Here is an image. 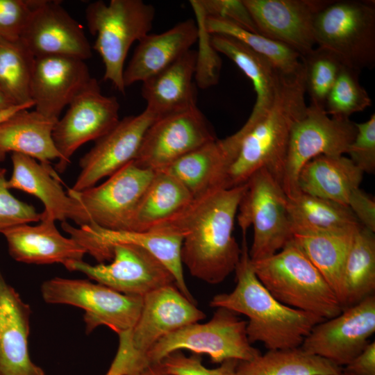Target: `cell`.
Listing matches in <instances>:
<instances>
[{
  "label": "cell",
  "instance_id": "obj_1",
  "mask_svg": "<svg viewBox=\"0 0 375 375\" xmlns=\"http://www.w3.org/2000/svg\"><path fill=\"white\" fill-rule=\"evenodd\" d=\"M246 188L245 183L212 190L157 226L171 228L183 235L181 260L192 276L215 285L235 271L242 250L233 232Z\"/></svg>",
  "mask_w": 375,
  "mask_h": 375
},
{
  "label": "cell",
  "instance_id": "obj_2",
  "mask_svg": "<svg viewBox=\"0 0 375 375\" xmlns=\"http://www.w3.org/2000/svg\"><path fill=\"white\" fill-rule=\"evenodd\" d=\"M305 95L303 67L295 76L281 75L267 112L253 125H243L233 134L239 147L226 172L222 188L244 184L260 169L267 170L282 186L291 130L308 106Z\"/></svg>",
  "mask_w": 375,
  "mask_h": 375
},
{
  "label": "cell",
  "instance_id": "obj_3",
  "mask_svg": "<svg viewBox=\"0 0 375 375\" xmlns=\"http://www.w3.org/2000/svg\"><path fill=\"white\" fill-rule=\"evenodd\" d=\"M241 250L234 290L215 295L210 306L247 316V333L251 344L260 342L267 350L301 347L312 328L325 319L287 306L271 294L253 271L245 235Z\"/></svg>",
  "mask_w": 375,
  "mask_h": 375
},
{
  "label": "cell",
  "instance_id": "obj_4",
  "mask_svg": "<svg viewBox=\"0 0 375 375\" xmlns=\"http://www.w3.org/2000/svg\"><path fill=\"white\" fill-rule=\"evenodd\" d=\"M205 317L175 284L146 294L134 326L118 335V349L105 375H128L145 367L146 354L160 338Z\"/></svg>",
  "mask_w": 375,
  "mask_h": 375
},
{
  "label": "cell",
  "instance_id": "obj_5",
  "mask_svg": "<svg viewBox=\"0 0 375 375\" xmlns=\"http://www.w3.org/2000/svg\"><path fill=\"white\" fill-rule=\"evenodd\" d=\"M251 263L259 281L283 304L324 319L342 311L324 277L292 240L275 254Z\"/></svg>",
  "mask_w": 375,
  "mask_h": 375
},
{
  "label": "cell",
  "instance_id": "obj_6",
  "mask_svg": "<svg viewBox=\"0 0 375 375\" xmlns=\"http://www.w3.org/2000/svg\"><path fill=\"white\" fill-rule=\"evenodd\" d=\"M85 15L89 31L96 37L93 49L104 65L103 79L124 94L126 58L133 43L151 30L155 8L142 0L96 1L88 5Z\"/></svg>",
  "mask_w": 375,
  "mask_h": 375
},
{
  "label": "cell",
  "instance_id": "obj_7",
  "mask_svg": "<svg viewBox=\"0 0 375 375\" xmlns=\"http://www.w3.org/2000/svg\"><path fill=\"white\" fill-rule=\"evenodd\" d=\"M317 48L335 56L344 67L358 71L375 65V3L331 0L317 15Z\"/></svg>",
  "mask_w": 375,
  "mask_h": 375
},
{
  "label": "cell",
  "instance_id": "obj_8",
  "mask_svg": "<svg viewBox=\"0 0 375 375\" xmlns=\"http://www.w3.org/2000/svg\"><path fill=\"white\" fill-rule=\"evenodd\" d=\"M217 308L208 322L186 325L160 338L146 354L144 366L183 349L206 354L212 362L219 364L229 359L250 360L259 356L260 351L249 340L247 322L233 311Z\"/></svg>",
  "mask_w": 375,
  "mask_h": 375
},
{
  "label": "cell",
  "instance_id": "obj_9",
  "mask_svg": "<svg viewBox=\"0 0 375 375\" xmlns=\"http://www.w3.org/2000/svg\"><path fill=\"white\" fill-rule=\"evenodd\" d=\"M236 218L243 235L253 228L249 255L251 261L268 258L292 240V228L287 196L281 183L266 169L247 180Z\"/></svg>",
  "mask_w": 375,
  "mask_h": 375
},
{
  "label": "cell",
  "instance_id": "obj_10",
  "mask_svg": "<svg viewBox=\"0 0 375 375\" xmlns=\"http://www.w3.org/2000/svg\"><path fill=\"white\" fill-rule=\"evenodd\" d=\"M44 301L76 306L85 312V331L106 326L117 335L131 328L138 320L143 297L127 295L99 283L55 277L41 286Z\"/></svg>",
  "mask_w": 375,
  "mask_h": 375
},
{
  "label": "cell",
  "instance_id": "obj_11",
  "mask_svg": "<svg viewBox=\"0 0 375 375\" xmlns=\"http://www.w3.org/2000/svg\"><path fill=\"white\" fill-rule=\"evenodd\" d=\"M357 132L356 123L350 119L329 117L325 110L307 106L305 114L297 120L290 133L282 179V188L288 197L299 191L297 178L301 168L312 158L347 153Z\"/></svg>",
  "mask_w": 375,
  "mask_h": 375
},
{
  "label": "cell",
  "instance_id": "obj_12",
  "mask_svg": "<svg viewBox=\"0 0 375 375\" xmlns=\"http://www.w3.org/2000/svg\"><path fill=\"white\" fill-rule=\"evenodd\" d=\"M155 172L130 162L99 185L67 194L81 206L88 225L130 231L137 206Z\"/></svg>",
  "mask_w": 375,
  "mask_h": 375
},
{
  "label": "cell",
  "instance_id": "obj_13",
  "mask_svg": "<svg viewBox=\"0 0 375 375\" xmlns=\"http://www.w3.org/2000/svg\"><path fill=\"white\" fill-rule=\"evenodd\" d=\"M61 227L99 263L112 260L115 244H130L146 249L170 271L181 293L195 303L184 278L181 256L183 237L176 231L162 226L144 231H112L92 224L77 228L67 222Z\"/></svg>",
  "mask_w": 375,
  "mask_h": 375
},
{
  "label": "cell",
  "instance_id": "obj_14",
  "mask_svg": "<svg viewBox=\"0 0 375 375\" xmlns=\"http://www.w3.org/2000/svg\"><path fill=\"white\" fill-rule=\"evenodd\" d=\"M119 107L117 98L103 94L98 81L91 78L53 128L52 138L60 154L56 165L58 172L66 169L81 146L95 142L116 125L119 120Z\"/></svg>",
  "mask_w": 375,
  "mask_h": 375
},
{
  "label": "cell",
  "instance_id": "obj_15",
  "mask_svg": "<svg viewBox=\"0 0 375 375\" xmlns=\"http://www.w3.org/2000/svg\"><path fill=\"white\" fill-rule=\"evenodd\" d=\"M109 263L90 265L73 261L65 268L78 272L94 282L118 292L144 297L160 288L175 284L170 271L146 249L134 244H117L112 247Z\"/></svg>",
  "mask_w": 375,
  "mask_h": 375
},
{
  "label": "cell",
  "instance_id": "obj_16",
  "mask_svg": "<svg viewBox=\"0 0 375 375\" xmlns=\"http://www.w3.org/2000/svg\"><path fill=\"white\" fill-rule=\"evenodd\" d=\"M217 139L197 106L157 118L147 131L133 160L153 172L165 170L176 160Z\"/></svg>",
  "mask_w": 375,
  "mask_h": 375
},
{
  "label": "cell",
  "instance_id": "obj_17",
  "mask_svg": "<svg viewBox=\"0 0 375 375\" xmlns=\"http://www.w3.org/2000/svg\"><path fill=\"white\" fill-rule=\"evenodd\" d=\"M375 332V295L344 308L340 314L316 324L303 341L306 351L346 365L368 344Z\"/></svg>",
  "mask_w": 375,
  "mask_h": 375
},
{
  "label": "cell",
  "instance_id": "obj_18",
  "mask_svg": "<svg viewBox=\"0 0 375 375\" xmlns=\"http://www.w3.org/2000/svg\"><path fill=\"white\" fill-rule=\"evenodd\" d=\"M157 118L145 108L138 115L119 119L81 157V171L71 189L79 192L92 188L102 178L109 177L133 161L147 131Z\"/></svg>",
  "mask_w": 375,
  "mask_h": 375
},
{
  "label": "cell",
  "instance_id": "obj_19",
  "mask_svg": "<svg viewBox=\"0 0 375 375\" xmlns=\"http://www.w3.org/2000/svg\"><path fill=\"white\" fill-rule=\"evenodd\" d=\"M242 1L259 34L286 44L302 57L315 49V19L331 0Z\"/></svg>",
  "mask_w": 375,
  "mask_h": 375
},
{
  "label": "cell",
  "instance_id": "obj_20",
  "mask_svg": "<svg viewBox=\"0 0 375 375\" xmlns=\"http://www.w3.org/2000/svg\"><path fill=\"white\" fill-rule=\"evenodd\" d=\"M20 38L35 58L59 56L85 61L92 56L81 26L58 1L33 0Z\"/></svg>",
  "mask_w": 375,
  "mask_h": 375
},
{
  "label": "cell",
  "instance_id": "obj_21",
  "mask_svg": "<svg viewBox=\"0 0 375 375\" xmlns=\"http://www.w3.org/2000/svg\"><path fill=\"white\" fill-rule=\"evenodd\" d=\"M91 78L83 60L59 56L35 58L31 82L35 110L59 119L63 109Z\"/></svg>",
  "mask_w": 375,
  "mask_h": 375
},
{
  "label": "cell",
  "instance_id": "obj_22",
  "mask_svg": "<svg viewBox=\"0 0 375 375\" xmlns=\"http://www.w3.org/2000/svg\"><path fill=\"white\" fill-rule=\"evenodd\" d=\"M31 315L0 270V375H45L28 352Z\"/></svg>",
  "mask_w": 375,
  "mask_h": 375
},
{
  "label": "cell",
  "instance_id": "obj_23",
  "mask_svg": "<svg viewBox=\"0 0 375 375\" xmlns=\"http://www.w3.org/2000/svg\"><path fill=\"white\" fill-rule=\"evenodd\" d=\"M12 171L7 181L10 190L16 189L38 198L44 205L42 216L54 221L72 219L79 226L88 222L78 203L65 192L49 164L21 153H11Z\"/></svg>",
  "mask_w": 375,
  "mask_h": 375
},
{
  "label": "cell",
  "instance_id": "obj_24",
  "mask_svg": "<svg viewBox=\"0 0 375 375\" xmlns=\"http://www.w3.org/2000/svg\"><path fill=\"white\" fill-rule=\"evenodd\" d=\"M40 224H20L2 233L10 256L16 261L35 265L60 263L65 267L83 260L86 250L74 238L64 237L53 219L41 215Z\"/></svg>",
  "mask_w": 375,
  "mask_h": 375
},
{
  "label": "cell",
  "instance_id": "obj_25",
  "mask_svg": "<svg viewBox=\"0 0 375 375\" xmlns=\"http://www.w3.org/2000/svg\"><path fill=\"white\" fill-rule=\"evenodd\" d=\"M195 20L188 19L159 34H147L138 41L124 69L125 88L144 82L174 63L197 40Z\"/></svg>",
  "mask_w": 375,
  "mask_h": 375
},
{
  "label": "cell",
  "instance_id": "obj_26",
  "mask_svg": "<svg viewBox=\"0 0 375 375\" xmlns=\"http://www.w3.org/2000/svg\"><path fill=\"white\" fill-rule=\"evenodd\" d=\"M237 154V149L228 136L206 143L180 158L163 171L176 177L193 199L222 188L228 169Z\"/></svg>",
  "mask_w": 375,
  "mask_h": 375
},
{
  "label": "cell",
  "instance_id": "obj_27",
  "mask_svg": "<svg viewBox=\"0 0 375 375\" xmlns=\"http://www.w3.org/2000/svg\"><path fill=\"white\" fill-rule=\"evenodd\" d=\"M197 52L188 51L162 72L142 82L146 108L158 118L197 106L194 79Z\"/></svg>",
  "mask_w": 375,
  "mask_h": 375
},
{
  "label": "cell",
  "instance_id": "obj_28",
  "mask_svg": "<svg viewBox=\"0 0 375 375\" xmlns=\"http://www.w3.org/2000/svg\"><path fill=\"white\" fill-rule=\"evenodd\" d=\"M28 110H20L0 122V161L9 153L26 155L44 164L60 158L52 138L58 119Z\"/></svg>",
  "mask_w": 375,
  "mask_h": 375
},
{
  "label": "cell",
  "instance_id": "obj_29",
  "mask_svg": "<svg viewBox=\"0 0 375 375\" xmlns=\"http://www.w3.org/2000/svg\"><path fill=\"white\" fill-rule=\"evenodd\" d=\"M211 42L215 49L231 60L253 84L256 101L244 123L245 126H250L269 110L282 74L267 58L233 37L211 34Z\"/></svg>",
  "mask_w": 375,
  "mask_h": 375
},
{
  "label": "cell",
  "instance_id": "obj_30",
  "mask_svg": "<svg viewBox=\"0 0 375 375\" xmlns=\"http://www.w3.org/2000/svg\"><path fill=\"white\" fill-rule=\"evenodd\" d=\"M363 172L347 157L324 156L315 157L301 169L299 191L347 206L351 192L362 181Z\"/></svg>",
  "mask_w": 375,
  "mask_h": 375
},
{
  "label": "cell",
  "instance_id": "obj_31",
  "mask_svg": "<svg viewBox=\"0 0 375 375\" xmlns=\"http://www.w3.org/2000/svg\"><path fill=\"white\" fill-rule=\"evenodd\" d=\"M357 229L347 232L315 230L292 231V241L322 274L340 303L342 297V270Z\"/></svg>",
  "mask_w": 375,
  "mask_h": 375
},
{
  "label": "cell",
  "instance_id": "obj_32",
  "mask_svg": "<svg viewBox=\"0 0 375 375\" xmlns=\"http://www.w3.org/2000/svg\"><path fill=\"white\" fill-rule=\"evenodd\" d=\"M192 200L190 192L176 177L155 172L137 206L130 231L151 229L178 215Z\"/></svg>",
  "mask_w": 375,
  "mask_h": 375
},
{
  "label": "cell",
  "instance_id": "obj_33",
  "mask_svg": "<svg viewBox=\"0 0 375 375\" xmlns=\"http://www.w3.org/2000/svg\"><path fill=\"white\" fill-rule=\"evenodd\" d=\"M342 367L301 347L268 350L238 361L236 375H342Z\"/></svg>",
  "mask_w": 375,
  "mask_h": 375
},
{
  "label": "cell",
  "instance_id": "obj_34",
  "mask_svg": "<svg viewBox=\"0 0 375 375\" xmlns=\"http://www.w3.org/2000/svg\"><path fill=\"white\" fill-rule=\"evenodd\" d=\"M374 232L360 226L353 236L342 270L343 309L374 294Z\"/></svg>",
  "mask_w": 375,
  "mask_h": 375
},
{
  "label": "cell",
  "instance_id": "obj_35",
  "mask_svg": "<svg viewBox=\"0 0 375 375\" xmlns=\"http://www.w3.org/2000/svg\"><path fill=\"white\" fill-rule=\"evenodd\" d=\"M287 199L292 231L347 232L361 226L347 206L301 191Z\"/></svg>",
  "mask_w": 375,
  "mask_h": 375
},
{
  "label": "cell",
  "instance_id": "obj_36",
  "mask_svg": "<svg viewBox=\"0 0 375 375\" xmlns=\"http://www.w3.org/2000/svg\"><path fill=\"white\" fill-rule=\"evenodd\" d=\"M35 56L21 38L0 37V90L15 105L34 106L31 82Z\"/></svg>",
  "mask_w": 375,
  "mask_h": 375
},
{
  "label": "cell",
  "instance_id": "obj_37",
  "mask_svg": "<svg viewBox=\"0 0 375 375\" xmlns=\"http://www.w3.org/2000/svg\"><path fill=\"white\" fill-rule=\"evenodd\" d=\"M206 27L210 34L226 35L238 40L267 58L282 75L294 76L303 69L301 56L285 44L219 17L206 16Z\"/></svg>",
  "mask_w": 375,
  "mask_h": 375
},
{
  "label": "cell",
  "instance_id": "obj_38",
  "mask_svg": "<svg viewBox=\"0 0 375 375\" xmlns=\"http://www.w3.org/2000/svg\"><path fill=\"white\" fill-rule=\"evenodd\" d=\"M301 60L310 105L325 110L327 97L343 65L332 53L319 48L314 49Z\"/></svg>",
  "mask_w": 375,
  "mask_h": 375
},
{
  "label": "cell",
  "instance_id": "obj_39",
  "mask_svg": "<svg viewBox=\"0 0 375 375\" xmlns=\"http://www.w3.org/2000/svg\"><path fill=\"white\" fill-rule=\"evenodd\" d=\"M360 74L342 66L326 101L325 111L331 117L349 119L353 113L372 106L371 98L360 84Z\"/></svg>",
  "mask_w": 375,
  "mask_h": 375
},
{
  "label": "cell",
  "instance_id": "obj_40",
  "mask_svg": "<svg viewBox=\"0 0 375 375\" xmlns=\"http://www.w3.org/2000/svg\"><path fill=\"white\" fill-rule=\"evenodd\" d=\"M197 26L199 49L197 52L194 80L201 89L217 84L222 68V60L211 42V34L206 27V13L199 0H190Z\"/></svg>",
  "mask_w": 375,
  "mask_h": 375
},
{
  "label": "cell",
  "instance_id": "obj_41",
  "mask_svg": "<svg viewBox=\"0 0 375 375\" xmlns=\"http://www.w3.org/2000/svg\"><path fill=\"white\" fill-rule=\"evenodd\" d=\"M6 169L0 167V233L20 224L40 221L41 212L28 203L20 201L8 187Z\"/></svg>",
  "mask_w": 375,
  "mask_h": 375
},
{
  "label": "cell",
  "instance_id": "obj_42",
  "mask_svg": "<svg viewBox=\"0 0 375 375\" xmlns=\"http://www.w3.org/2000/svg\"><path fill=\"white\" fill-rule=\"evenodd\" d=\"M159 362L165 371L174 375H236L238 360H226L219 367L209 369L202 364L200 355L187 356L181 351H175Z\"/></svg>",
  "mask_w": 375,
  "mask_h": 375
},
{
  "label": "cell",
  "instance_id": "obj_43",
  "mask_svg": "<svg viewBox=\"0 0 375 375\" xmlns=\"http://www.w3.org/2000/svg\"><path fill=\"white\" fill-rule=\"evenodd\" d=\"M357 132L347 153L353 163L363 173L375 171V115L362 123H356Z\"/></svg>",
  "mask_w": 375,
  "mask_h": 375
},
{
  "label": "cell",
  "instance_id": "obj_44",
  "mask_svg": "<svg viewBox=\"0 0 375 375\" xmlns=\"http://www.w3.org/2000/svg\"><path fill=\"white\" fill-rule=\"evenodd\" d=\"M33 0H0V37L20 38L31 14Z\"/></svg>",
  "mask_w": 375,
  "mask_h": 375
},
{
  "label": "cell",
  "instance_id": "obj_45",
  "mask_svg": "<svg viewBox=\"0 0 375 375\" xmlns=\"http://www.w3.org/2000/svg\"><path fill=\"white\" fill-rule=\"evenodd\" d=\"M199 1L207 17L224 19L249 31L258 33L256 24L242 0H199Z\"/></svg>",
  "mask_w": 375,
  "mask_h": 375
},
{
  "label": "cell",
  "instance_id": "obj_46",
  "mask_svg": "<svg viewBox=\"0 0 375 375\" xmlns=\"http://www.w3.org/2000/svg\"><path fill=\"white\" fill-rule=\"evenodd\" d=\"M347 206L362 226L375 232V201L360 188L353 189L347 200Z\"/></svg>",
  "mask_w": 375,
  "mask_h": 375
},
{
  "label": "cell",
  "instance_id": "obj_47",
  "mask_svg": "<svg viewBox=\"0 0 375 375\" xmlns=\"http://www.w3.org/2000/svg\"><path fill=\"white\" fill-rule=\"evenodd\" d=\"M347 375H375V342H369L365 349L342 368Z\"/></svg>",
  "mask_w": 375,
  "mask_h": 375
},
{
  "label": "cell",
  "instance_id": "obj_48",
  "mask_svg": "<svg viewBox=\"0 0 375 375\" xmlns=\"http://www.w3.org/2000/svg\"><path fill=\"white\" fill-rule=\"evenodd\" d=\"M128 375H174L165 371L160 362L150 364L147 367Z\"/></svg>",
  "mask_w": 375,
  "mask_h": 375
},
{
  "label": "cell",
  "instance_id": "obj_49",
  "mask_svg": "<svg viewBox=\"0 0 375 375\" xmlns=\"http://www.w3.org/2000/svg\"><path fill=\"white\" fill-rule=\"evenodd\" d=\"M33 106L30 105H15L5 110L0 112V122L22 109H30Z\"/></svg>",
  "mask_w": 375,
  "mask_h": 375
},
{
  "label": "cell",
  "instance_id": "obj_50",
  "mask_svg": "<svg viewBox=\"0 0 375 375\" xmlns=\"http://www.w3.org/2000/svg\"><path fill=\"white\" fill-rule=\"evenodd\" d=\"M13 106L15 105L0 90V112Z\"/></svg>",
  "mask_w": 375,
  "mask_h": 375
},
{
  "label": "cell",
  "instance_id": "obj_51",
  "mask_svg": "<svg viewBox=\"0 0 375 375\" xmlns=\"http://www.w3.org/2000/svg\"><path fill=\"white\" fill-rule=\"evenodd\" d=\"M342 375H347V374H344V373H342Z\"/></svg>",
  "mask_w": 375,
  "mask_h": 375
}]
</instances>
